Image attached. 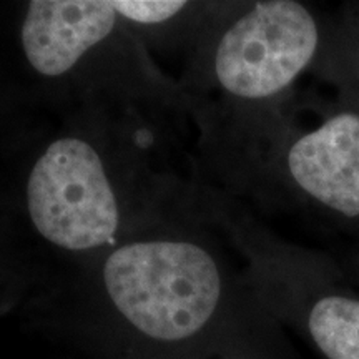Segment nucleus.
Returning <instances> with one entry per match:
<instances>
[{
    "instance_id": "f257e3e1",
    "label": "nucleus",
    "mask_w": 359,
    "mask_h": 359,
    "mask_svg": "<svg viewBox=\"0 0 359 359\" xmlns=\"http://www.w3.org/2000/svg\"><path fill=\"white\" fill-rule=\"evenodd\" d=\"M102 262L110 303L147 338H191L213 320L223 302V259L195 236L130 238L105 251Z\"/></svg>"
},
{
    "instance_id": "f03ea898",
    "label": "nucleus",
    "mask_w": 359,
    "mask_h": 359,
    "mask_svg": "<svg viewBox=\"0 0 359 359\" xmlns=\"http://www.w3.org/2000/svg\"><path fill=\"white\" fill-rule=\"evenodd\" d=\"M333 32V17L296 0L251 2L215 25L206 70L224 100L271 114L296 82L314 72Z\"/></svg>"
},
{
    "instance_id": "7ed1b4c3",
    "label": "nucleus",
    "mask_w": 359,
    "mask_h": 359,
    "mask_svg": "<svg viewBox=\"0 0 359 359\" xmlns=\"http://www.w3.org/2000/svg\"><path fill=\"white\" fill-rule=\"evenodd\" d=\"M316 100L308 125L280 109L255 125V138L268 140L259 168L294 203L359 238V107L338 93Z\"/></svg>"
},
{
    "instance_id": "20e7f679",
    "label": "nucleus",
    "mask_w": 359,
    "mask_h": 359,
    "mask_svg": "<svg viewBox=\"0 0 359 359\" xmlns=\"http://www.w3.org/2000/svg\"><path fill=\"white\" fill-rule=\"evenodd\" d=\"M19 210L45 243L87 255L120 243L122 191L95 140L67 133L45 145L22 178Z\"/></svg>"
},
{
    "instance_id": "39448f33",
    "label": "nucleus",
    "mask_w": 359,
    "mask_h": 359,
    "mask_svg": "<svg viewBox=\"0 0 359 359\" xmlns=\"http://www.w3.org/2000/svg\"><path fill=\"white\" fill-rule=\"evenodd\" d=\"M258 275L296 291L304 327L326 359H359V298L338 288L334 266L321 253L286 245L240 222L231 233Z\"/></svg>"
},
{
    "instance_id": "423d86ee",
    "label": "nucleus",
    "mask_w": 359,
    "mask_h": 359,
    "mask_svg": "<svg viewBox=\"0 0 359 359\" xmlns=\"http://www.w3.org/2000/svg\"><path fill=\"white\" fill-rule=\"evenodd\" d=\"M122 22L114 0H32L19 20L22 55L40 77H64Z\"/></svg>"
},
{
    "instance_id": "0eeeda50",
    "label": "nucleus",
    "mask_w": 359,
    "mask_h": 359,
    "mask_svg": "<svg viewBox=\"0 0 359 359\" xmlns=\"http://www.w3.org/2000/svg\"><path fill=\"white\" fill-rule=\"evenodd\" d=\"M314 74L359 107V2L344 4L333 17L330 43Z\"/></svg>"
},
{
    "instance_id": "6e6552de",
    "label": "nucleus",
    "mask_w": 359,
    "mask_h": 359,
    "mask_svg": "<svg viewBox=\"0 0 359 359\" xmlns=\"http://www.w3.org/2000/svg\"><path fill=\"white\" fill-rule=\"evenodd\" d=\"M118 15L125 24L154 27L177 19L193 4L180 0H114Z\"/></svg>"
},
{
    "instance_id": "1a4fd4ad",
    "label": "nucleus",
    "mask_w": 359,
    "mask_h": 359,
    "mask_svg": "<svg viewBox=\"0 0 359 359\" xmlns=\"http://www.w3.org/2000/svg\"><path fill=\"white\" fill-rule=\"evenodd\" d=\"M11 228L7 226L6 222L0 218V259L4 257H7L8 253L13 251V245L11 241Z\"/></svg>"
},
{
    "instance_id": "9d476101",
    "label": "nucleus",
    "mask_w": 359,
    "mask_h": 359,
    "mask_svg": "<svg viewBox=\"0 0 359 359\" xmlns=\"http://www.w3.org/2000/svg\"><path fill=\"white\" fill-rule=\"evenodd\" d=\"M351 263H353L354 269H356V273H359V248H358L356 253L353 255V258H351Z\"/></svg>"
}]
</instances>
